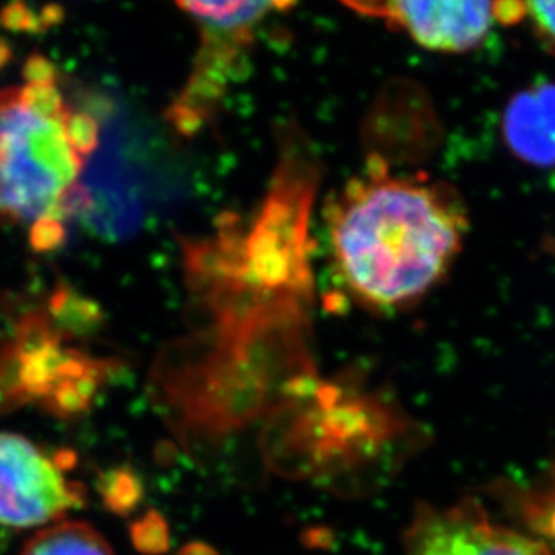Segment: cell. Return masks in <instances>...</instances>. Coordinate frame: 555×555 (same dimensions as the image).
Returning <instances> with one entry per match:
<instances>
[{
    "instance_id": "cell-1",
    "label": "cell",
    "mask_w": 555,
    "mask_h": 555,
    "mask_svg": "<svg viewBox=\"0 0 555 555\" xmlns=\"http://www.w3.org/2000/svg\"><path fill=\"white\" fill-rule=\"evenodd\" d=\"M336 276L366 309H408L446 278L469 219L459 193L424 176H393L372 157L326 206Z\"/></svg>"
},
{
    "instance_id": "cell-2",
    "label": "cell",
    "mask_w": 555,
    "mask_h": 555,
    "mask_svg": "<svg viewBox=\"0 0 555 555\" xmlns=\"http://www.w3.org/2000/svg\"><path fill=\"white\" fill-rule=\"evenodd\" d=\"M98 139L96 119L65 102L53 65L29 60L26 83L0 91V224L26 225L37 251L56 249Z\"/></svg>"
},
{
    "instance_id": "cell-3",
    "label": "cell",
    "mask_w": 555,
    "mask_h": 555,
    "mask_svg": "<svg viewBox=\"0 0 555 555\" xmlns=\"http://www.w3.org/2000/svg\"><path fill=\"white\" fill-rule=\"evenodd\" d=\"M276 410L269 429V459L293 476L358 473L385 451L406 422L377 397L356 388L315 383L296 386Z\"/></svg>"
},
{
    "instance_id": "cell-4",
    "label": "cell",
    "mask_w": 555,
    "mask_h": 555,
    "mask_svg": "<svg viewBox=\"0 0 555 555\" xmlns=\"http://www.w3.org/2000/svg\"><path fill=\"white\" fill-rule=\"evenodd\" d=\"M51 312L56 321L27 312L0 343V413L37 404L54 415H78L107 380L113 370L107 359L67 345L65 331L81 323L54 299Z\"/></svg>"
},
{
    "instance_id": "cell-5",
    "label": "cell",
    "mask_w": 555,
    "mask_h": 555,
    "mask_svg": "<svg viewBox=\"0 0 555 555\" xmlns=\"http://www.w3.org/2000/svg\"><path fill=\"white\" fill-rule=\"evenodd\" d=\"M201 31L192 75L171 103L168 118L182 134L197 132L214 116L241 76L258 27L296 0H176Z\"/></svg>"
},
{
    "instance_id": "cell-6",
    "label": "cell",
    "mask_w": 555,
    "mask_h": 555,
    "mask_svg": "<svg viewBox=\"0 0 555 555\" xmlns=\"http://www.w3.org/2000/svg\"><path fill=\"white\" fill-rule=\"evenodd\" d=\"M73 453H49L26 437L0 433V527L51 524L83 505V487L69 476Z\"/></svg>"
},
{
    "instance_id": "cell-7",
    "label": "cell",
    "mask_w": 555,
    "mask_h": 555,
    "mask_svg": "<svg viewBox=\"0 0 555 555\" xmlns=\"http://www.w3.org/2000/svg\"><path fill=\"white\" fill-rule=\"evenodd\" d=\"M496 21V0H391L386 22L422 48L465 53L478 48Z\"/></svg>"
},
{
    "instance_id": "cell-8",
    "label": "cell",
    "mask_w": 555,
    "mask_h": 555,
    "mask_svg": "<svg viewBox=\"0 0 555 555\" xmlns=\"http://www.w3.org/2000/svg\"><path fill=\"white\" fill-rule=\"evenodd\" d=\"M503 138L508 150L527 165L555 166V83L540 81L508 102Z\"/></svg>"
},
{
    "instance_id": "cell-9",
    "label": "cell",
    "mask_w": 555,
    "mask_h": 555,
    "mask_svg": "<svg viewBox=\"0 0 555 555\" xmlns=\"http://www.w3.org/2000/svg\"><path fill=\"white\" fill-rule=\"evenodd\" d=\"M22 555H114V552L91 525L67 521L33 535Z\"/></svg>"
},
{
    "instance_id": "cell-10",
    "label": "cell",
    "mask_w": 555,
    "mask_h": 555,
    "mask_svg": "<svg viewBox=\"0 0 555 555\" xmlns=\"http://www.w3.org/2000/svg\"><path fill=\"white\" fill-rule=\"evenodd\" d=\"M496 18L529 22L541 42L555 53V0H496Z\"/></svg>"
},
{
    "instance_id": "cell-11",
    "label": "cell",
    "mask_w": 555,
    "mask_h": 555,
    "mask_svg": "<svg viewBox=\"0 0 555 555\" xmlns=\"http://www.w3.org/2000/svg\"><path fill=\"white\" fill-rule=\"evenodd\" d=\"M105 487H107L105 496L116 507L121 508L125 505H132L138 500V481L134 480V475L129 470H116L113 475H108Z\"/></svg>"
},
{
    "instance_id": "cell-12",
    "label": "cell",
    "mask_w": 555,
    "mask_h": 555,
    "mask_svg": "<svg viewBox=\"0 0 555 555\" xmlns=\"http://www.w3.org/2000/svg\"><path fill=\"white\" fill-rule=\"evenodd\" d=\"M341 2L350 10L358 11L359 15L386 21L391 0H341Z\"/></svg>"
}]
</instances>
